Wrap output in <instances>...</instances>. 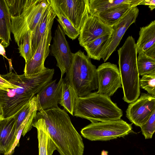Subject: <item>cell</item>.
<instances>
[{"label":"cell","instance_id":"6da1fadb","mask_svg":"<svg viewBox=\"0 0 155 155\" xmlns=\"http://www.w3.org/2000/svg\"><path fill=\"white\" fill-rule=\"evenodd\" d=\"M44 111L40 114L60 155H83V139L66 111L58 106Z\"/></svg>","mask_w":155,"mask_h":155},{"label":"cell","instance_id":"7a4b0ae2","mask_svg":"<svg viewBox=\"0 0 155 155\" xmlns=\"http://www.w3.org/2000/svg\"><path fill=\"white\" fill-rule=\"evenodd\" d=\"M54 70L47 69L30 77L19 75L18 87L0 89V110L4 118L17 113L48 83L52 81Z\"/></svg>","mask_w":155,"mask_h":155},{"label":"cell","instance_id":"3957f363","mask_svg":"<svg viewBox=\"0 0 155 155\" xmlns=\"http://www.w3.org/2000/svg\"><path fill=\"white\" fill-rule=\"evenodd\" d=\"M118 64L123 90V99L128 103L136 101L140 94V77L137 65L136 43L129 36L118 50Z\"/></svg>","mask_w":155,"mask_h":155},{"label":"cell","instance_id":"277c9868","mask_svg":"<svg viewBox=\"0 0 155 155\" xmlns=\"http://www.w3.org/2000/svg\"><path fill=\"white\" fill-rule=\"evenodd\" d=\"M123 114L110 97L94 92L78 97L74 115L93 123L120 119Z\"/></svg>","mask_w":155,"mask_h":155},{"label":"cell","instance_id":"5b68a950","mask_svg":"<svg viewBox=\"0 0 155 155\" xmlns=\"http://www.w3.org/2000/svg\"><path fill=\"white\" fill-rule=\"evenodd\" d=\"M96 66L80 50L74 54L70 68L64 78L71 85L78 96H85L98 88Z\"/></svg>","mask_w":155,"mask_h":155},{"label":"cell","instance_id":"8992f818","mask_svg":"<svg viewBox=\"0 0 155 155\" xmlns=\"http://www.w3.org/2000/svg\"><path fill=\"white\" fill-rule=\"evenodd\" d=\"M49 4L47 0H28L27 5L19 16L11 18V32L18 45L24 34L32 32L42 18Z\"/></svg>","mask_w":155,"mask_h":155},{"label":"cell","instance_id":"52a82bcc","mask_svg":"<svg viewBox=\"0 0 155 155\" xmlns=\"http://www.w3.org/2000/svg\"><path fill=\"white\" fill-rule=\"evenodd\" d=\"M132 124L122 119L93 123L83 128L81 133L85 138L93 141H107L124 137L132 131Z\"/></svg>","mask_w":155,"mask_h":155},{"label":"cell","instance_id":"ba28073f","mask_svg":"<svg viewBox=\"0 0 155 155\" xmlns=\"http://www.w3.org/2000/svg\"><path fill=\"white\" fill-rule=\"evenodd\" d=\"M98 93L110 97L118 88H122L119 69L117 65L110 62L104 63L97 68Z\"/></svg>","mask_w":155,"mask_h":155},{"label":"cell","instance_id":"9c48e42d","mask_svg":"<svg viewBox=\"0 0 155 155\" xmlns=\"http://www.w3.org/2000/svg\"><path fill=\"white\" fill-rule=\"evenodd\" d=\"M65 34L59 24L54 32L53 43L51 47V54L55 58L57 66L61 72L60 79L67 73L71 65L74 53L71 51Z\"/></svg>","mask_w":155,"mask_h":155},{"label":"cell","instance_id":"30bf717a","mask_svg":"<svg viewBox=\"0 0 155 155\" xmlns=\"http://www.w3.org/2000/svg\"><path fill=\"white\" fill-rule=\"evenodd\" d=\"M53 23H50L47 28L32 58L25 63L24 72L27 77L33 76L48 68L45 67L44 63L50 51L49 47L52 39L51 29Z\"/></svg>","mask_w":155,"mask_h":155},{"label":"cell","instance_id":"8fae6325","mask_svg":"<svg viewBox=\"0 0 155 155\" xmlns=\"http://www.w3.org/2000/svg\"><path fill=\"white\" fill-rule=\"evenodd\" d=\"M155 111V97L142 93L136 101L130 103L126 111L129 120L140 127L145 124Z\"/></svg>","mask_w":155,"mask_h":155},{"label":"cell","instance_id":"7c38bea8","mask_svg":"<svg viewBox=\"0 0 155 155\" xmlns=\"http://www.w3.org/2000/svg\"><path fill=\"white\" fill-rule=\"evenodd\" d=\"M68 20L79 32L90 15L89 0H55Z\"/></svg>","mask_w":155,"mask_h":155},{"label":"cell","instance_id":"4fadbf2b","mask_svg":"<svg viewBox=\"0 0 155 155\" xmlns=\"http://www.w3.org/2000/svg\"><path fill=\"white\" fill-rule=\"evenodd\" d=\"M139 12V10L137 6L131 8L112 27L113 31L111 41L101 56L104 62L115 50L128 28L135 22Z\"/></svg>","mask_w":155,"mask_h":155},{"label":"cell","instance_id":"5bb4252c","mask_svg":"<svg viewBox=\"0 0 155 155\" xmlns=\"http://www.w3.org/2000/svg\"><path fill=\"white\" fill-rule=\"evenodd\" d=\"M112 31L111 27L104 23L97 16L90 15L80 31L78 38L79 44L84 47L100 37L112 34Z\"/></svg>","mask_w":155,"mask_h":155},{"label":"cell","instance_id":"9a60e30c","mask_svg":"<svg viewBox=\"0 0 155 155\" xmlns=\"http://www.w3.org/2000/svg\"><path fill=\"white\" fill-rule=\"evenodd\" d=\"M52 80L45 85L36 94L38 99V111L44 114L45 110L58 107L59 104L61 79L58 83Z\"/></svg>","mask_w":155,"mask_h":155},{"label":"cell","instance_id":"2e32d148","mask_svg":"<svg viewBox=\"0 0 155 155\" xmlns=\"http://www.w3.org/2000/svg\"><path fill=\"white\" fill-rule=\"evenodd\" d=\"M37 130L39 155H52L57 150L55 145L49 134L40 112H37L32 124Z\"/></svg>","mask_w":155,"mask_h":155},{"label":"cell","instance_id":"e0dca14e","mask_svg":"<svg viewBox=\"0 0 155 155\" xmlns=\"http://www.w3.org/2000/svg\"><path fill=\"white\" fill-rule=\"evenodd\" d=\"M16 123L14 115L0 120V145L5 155L11 150L16 139Z\"/></svg>","mask_w":155,"mask_h":155},{"label":"cell","instance_id":"ac0fdd59","mask_svg":"<svg viewBox=\"0 0 155 155\" xmlns=\"http://www.w3.org/2000/svg\"><path fill=\"white\" fill-rule=\"evenodd\" d=\"M11 14L6 0H0V43L7 47L11 41Z\"/></svg>","mask_w":155,"mask_h":155},{"label":"cell","instance_id":"d6986e66","mask_svg":"<svg viewBox=\"0 0 155 155\" xmlns=\"http://www.w3.org/2000/svg\"><path fill=\"white\" fill-rule=\"evenodd\" d=\"M56 16L49 5L40 21L31 32V48L33 55L47 28L50 23L54 21Z\"/></svg>","mask_w":155,"mask_h":155},{"label":"cell","instance_id":"ffe728a7","mask_svg":"<svg viewBox=\"0 0 155 155\" xmlns=\"http://www.w3.org/2000/svg\"><path fill=\"white\" fill-rule=\"evenodd\" d=\"M134 7L136 6L130 4H122L103 10L96 15L105 24L112 27L131 8Z\"/></svg>","mask_w":155,"mask_h":155},{"label":"cell","instance_id":"44dd1931","mask_svg":"<svg viewBox=\"0 0 155 155\" xmlns=\"http://www.w3.org/2000/svg\"><path fill=\"white\" fill-rule=\"evenodd\" d=\"M78 97L70 83L62 78L59 104L72 116Z\"/></svg>","mask_w":155,"mask_h":155},{"label":"cell","instance_id":"7402d4cb","mask_svg":"<svg viewBox=\"0 0 155 155\" xmlns=\"http://www.w3.org/2000/svg\"><path fill=\"white\" fill-rule=\"evenodd\" d=\"M139 36L136 43L137 54L144 52L155 45V21L140 28Z\"/></svg>","mask_w":155,"mask_h":155},{"label":"cell","instance_id":"603a6c76","mask_svg":"<svg viewBox=\"0 0 155 155\" xmlns=\"http://www.w3.org/2000/svg\"><path fill=\"white\" fill-rule=\"evenodd\" d=\"M54 13L58 18L59 23L65 35L74 40L80 35V32L75 28L66 16L55 0H47Z\"/></svg>","mask_w":155,"mask_h":155},{"label":"cell","instance_id":"cb8c5ba5","mask_svg":"<svg viewBox=\"0 0 155 155\" xmlns=\"http://www.w3.org/2000/svg\"><path fill=\"white\" fill-rule=\"evenodd\" d=\"M112 35V33L101 36L85 45L84 48L87 56L90 58L100 61L110 42Z\"/></svg>","mask_w":155,"mask_h":155},{"label":"cell","instance_id":"d4e9b609","mask_svg":"<svg viewBox=\"0 0 155 155\" xmlns=\"http://www.w3.org/2000/svg\"><path fill=\"white\" fill-rule=\"evenodd\" d=\"M142 0H89L90 15H96L103 10L122 4H130L137 6Z\"/></svg>","mask_w":155,"mask_h":155},{"label":"cell","instance_id":"484cf974","mask_svg":"<svg viewBox=\"0 0 155 155\" xmlns=\"http://www.w3.org/2000/svg\"><path fill=\"white\" fill-rule=\"evenodd\" d=\"M138 54L137 65L139 75L142 76L155 73V59L148 56L143 52Z\"/></svg>","mask_w":155,"mask_h":155},{"label":"cell","instance_id":"4316f807","mask_svg":"<svg viewBox=\"0 0 155 155\" xmlns=\"http://www.w3.org/2000/svg\"><path fill=\"white\" fill-rule=\"evenodd\" d=\"M38 97L35 95L14 115L16 120V133L17 134L18 128L23 121L31 112L36 110L38 111Z\"/></svg>","mask_w":155,"mask_h":155},{"label":"cell","instance_id":"83f0119b","mask_svg":"<svg viewBox=\"0 0 155 155\" xmlns=\"http://www.w3.org/2000/svg\"><path fill=\"white\" fill-rule=\"evenodd\" d=\"M18 46L20 55L28 62L33 55L31 48V31H28L21 38Z\"/></svg>","mask_w":155,"mask_h":155},{"label":"cell","instance_id":"f1b7e54d","mask_svg":"<svg viewBox=\"0 0 155 155\" xmlns=\"http://www.w3.org/2000/svg\"><path fill=\"white\" fill-rule=\"evenodd\" d=\"M140 87L155 97V73L142 76L140 79Z\"/></svg>","mask_w":155,"mask_h":155},{"label":"cell","instance_id":"f546056e","mask_svg":"<svg viewBox=\"0 0 155 155\" xmlns=\"http://www.w3.org/2000/svg\"><path fill=\"white\" fill-rule=\"evenodd\" d=\"M11 16L20 15L25 8L28 0H6Z\"/></svg>","mask_w":155,"mask_h":155},{"label":"cell","instance_id":"4dcf8cb0","mask_svg":"<svg viewBox=\"0 0 155 155\" xmlns=\"http://www.w3.org/2000/svg\"><path fill=\"white\" fill-rule=\"evenodd\" d=\"M145 139H151L155 131V111L147 121L140 127Z\"/></svg>","mask_w":155,"mask_h":155},{"label":"cell","instance_id":"1f68e13d","mask_svg":"<svg viewBox=\"0 0 155 155\" xmlns=\"http://www.w3.org/2000/svg\"><path fill=\"white\" fill-rule=\"evenodd\" d=\"M37 110L33 111L30 115L21 134L23 136H24L32 128L33 120L37 113Z\"/></svg>","mask_w":155,"mask_h":155},{"label":"cell","instance_id":"d6a6232c","mask_svg":"<svg viewBox=\"0 0 155 155\" xmlns=\"http://www.w3.org/2000/svg\"><path fill=\"white\" fill-rule=\"evenodd\" d=\"M139 5H148L150 10H153L155 8V0H143Z\"/></svg>","mask_w":155,"mask_h":155},{"label":"cell","instance_id":"836d02e7","mask_svg":"<svg viewBox=\"0 0 155 155\" xmlns=\"http://www.w3.org/2000/svg\"><path fill=\"white\" fill-rule=\"evenodd\" d=\"M148 56L155 59V45L144 52Z\"/></svg>","mask_w":155,"mask_h":155},{"label":"cell","instance_id":"e575fe53","mask_svg":"<svg viewBox=\"0 0 155 155\" xmlns=\"http://www.w3.org/2000/svg\"><path fill=\"white\" fill-rule=\"evenodd\" d=\"M0 54L3 56L7 60L8 59L6 55L5 48L1 43H0Z\"/></svg>","mask_w":155,"mask_h":155},{"label":"cell","instance_id":"d590c367","mask_svg":"<svg viewBox=\"0 0 155 155\" xmlns=\"http://www.w3.org/2000/svg\"><path fill=\"white\" fill-rule=\"evenodd\" d=\"M1 153L5 154V151L4 149L0 145V154Z\"/></svg>","mask_w":155,"mask_h":155},{"label":"cell","instance_id":"8d00e7d4","mask_svg":"<svg viewBox=\"0 0 155 155\" xmlns=\"http://www.w3.org/2000/svg\"><path fill=\"white\" fill-rule=\"evenodd\" d=\"M4 118V117L1 111L0 110V120Z\"/></svg>","mask_w":155,"mask_h":155}]
</instances>
